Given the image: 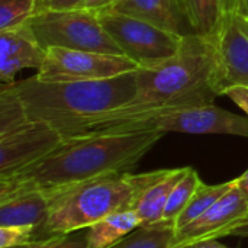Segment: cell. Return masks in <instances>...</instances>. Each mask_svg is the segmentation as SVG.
<instances>
[{"label": "cell", "instance_id": "obj_26", "mask_svg": "<svg viewBox=\"0 0 248 248\" xmlns=\"http://www.w3.org/2000/svg\"><path fill=\"white\" fill-rule=\"evenodd\" d=\"M224 96L230 97L240 109L244 110V113L248 116V87H232L228 89Z\"/></svg>", "mask_w": 248, "mask_h": 248}, {"label": "cell", "instance_id": "obj_3", "mask_svg": "<svg viewBox=\"0 0 248 248\" xmlns=\"http://www.w3.org/2000/svg\"><path fill=\"white\" fill-rule=\"evenodd\" d=\"M137 71L92 81H41L33 76L15 81V87L31 121L73 138L90 134L100 119L135 97Z\"/></svg>", "mask_w": 248, "mask_h": 248}, {"label": "cell", "instance_id": "obj_11", "mask_svg": "<svg viewBox=\"0 0 248 248\" xmlns=\"http://www.w3.org/2000/svg\"><path fill=\"white\" fill-rule=\"evenodd\" d=\"M215 45L221 96L232 87H248V38L235 23L234 15L224 19Z\"/></svg>", "mask_w": 248, "mask_h": 248}, {"label": "cell", "instance_id": "obj_6", "mask_svg": "<svg viewBox=\"0 0 248 248\" xmlns=\"http://www.w3.org/2000/svg\"><path fill=\"white\" fill-rule=\"evenodd\" d=\"M97 15L122 54L140 68H153L173 58L185 41V36L131 15L110 9Z\"/></svg>", "mask_w": 248, "mask_h": 248}, {"label": "cell", "instance_id": "obj_1", "mask_svg": "<svg viewBox=\"0 0 248 248\" xmlns=\"http://www.w3.org/2000/svg\"><path fill=\"white\" fill-rule=\"evenodd\" d=\"M219 96L215 38L189 35L173 58L153 68H138L135 97L100 119L90 134L142 131L144 122L160 113L214 105Z\"/></svg>", "mask_w": 248, "mask_h": 248}, {"label": "cell", "instance_id": "obj_9", "mask_svg": "<svg viewBox=\"0 0 248 248\" xmlns=\"http://www.w3.org/2000/svg\"><path fill=\"white\" fill-rule=\"evenodd\" d=\"M62 135L51 125L29 121L0 137V179L10 177L57 148Z\"/></svg>", "mask_w": 248, "mask_h": 248}, {"label": "cell", "instance_id": "obj_8", "mask_svg": "<svg viewBox=\"0 0 248 248\" xmlns=\"http://www.w3.org/2000/svg\"><path fill=\"white\" fill-rule=\"evenodd\" d=\"M144 128L164 134H217L248 138V116L232 113L215 105H202L160 113L144 122Z\"/></svg>", "mask_w": 248, "mask_h": 248}, {"label": "cell", "instance_id": "obj_2", "mask_svg": "<svg viewBox=\"0 0 248 248\" xmlns=\"http://www.w3.org/2000/svg\"><path fill=\"white\" fill-rule=\"evenodd\" d=\"M164 137L155 129L89 134L64 138L44 158L0 179V202L23 192L46 196L115 173H129Z\"/></svg>", "mask_w": 248, "mask_h": 248}, {"label": "cell", "instance_id": "obj_19", "mask_svg": "<svg viewBox=\"0 0 248 248\" xmlns=\"http://www.w3.org/2000/svg\"><path fill=\"white\" fill-rule=\"evenodd\" d=\"M25 105L15 87V83L0 86V137L29 122Z\"/></svg>", "mask_w": 248, "mask_h": 248}, {"label": "cell", "instance_id": "obj_21", "mask_svg": "<svg viewBox=\"0 0 248 248\" xmlns=\"http://www.w3.org/2000/svg\"><path fill=\"white\" fill-rule=\"evenodd\" d=\"M202 183L203 182L201 180L199 173L195 169L189 167L187 173L176 185V187L173 189V192L169 198V202H167L164 214H163V221L174 225V221L189 205V202L192 201V198L195 196V193L198 192V189Z\"/></svg>", "mask_w": 248, "mask_h": 248}, {"label": "cell", "instance_id": "obj_34", "mask_svg": "<svg viewBox=\"0 0 248 248\" xmlns=\"http://www.w3.org/2000/svg\"><path fill=\"white\" fill-rule=\"evenodd\" d=\"M237 6H238V3H237Z\"/></svg>", "mask_w": 248, "mask_h": 248}, {"label": "cell", "instance_id": "obj_30", "mask_svg": "<svg viewBox=\"0 0 248 248\" xmlns=\"http://www.w3.org/2000/svg\"><path fill=\"white\" fill-rule=\"evenodd\" d=\"M222 3V10H224V15L225 17L227 16H231L237 12V3L238 0H221Z\"/></svg>", "mask_w": 248, "mask_h": 248}, {"label": "cell", "instance_id": "obj_22", "mask_svg": "<svg viewBox=\"0 0 248 248\" xmlns=\"http://www.w3.org/2000/svg\"><path fill=\"white\" fill-rule=\"evenodd\" d=\"M38 0H0V31L28 23L36 15Z\"/></svg>", "mask_w": 248, "mask_h": 248}, {"label": "cell", "instance_id": "obj_31", "mask_svg": "<svg viewBox=\"0 0 248 248\" xmlns=\"http://www.w3.org/2000/svg\"><path fill=\"white\" fill-rule=\"evenodd\" d=\"M234 19H235V23L238 25V28L241 29V32L248 38V17L247 16H243V15H238V13H234Z\"/></svg>", "mask_w": 248, "mask_h": 248}, {"label": "cell", "instance_id": "obj_29", "mask_svg": "<svg viewBox=\"0 0 248 248\" xmlns=\"http://www.w3.org/2000/svg\"><path fill=\"white\" fill-rule=\"evenodd\" d=\"M230 237H241V238H248V217L231 232Z\"/></svg>", "mask_w": 248, "mask_h": 248}, {"label": "cell", "instance_id": "obj_5", "mask_svg": "<svg viewBox=\"0 0 248 248\" xmlns=\"http://www.w3.org/2000/svg\"><path fill=\"white\" fill-rule=\"evenodd\" d=\"M28 25L44 49L57 46L124 55L103 28L99 15L83 7L39 12Z\"/></svg>", "mask_w": 248, "mask_h": 248}, {"label": "cell", "instance_id": "obj_14", "mask_svg": "<svg viewBox=\"0 0 248 248\" xmlns=\"http://www.w3.org/2000/svg\"><path fill=\"white\" fill-rule=\"evenodd\" d=\"M189 167L155 170L153 182L138 195L132 209L138 214L142 227L163 222V214L176 185L185 177Z\"/></svg>", "mask_w": 248, "mask_h": 248}, {"label": "cell", "instance_id": "obj_24", "mask_svg": "<svg viewBox=\"0 0 248 248\" xmlns=\"http://www.w3.org/2000/svg\"><path fill=\"white\" fill-rule=\"evenodd\" d=\"M35 240L33 227H0V248H13Z\"/></svg>", "mask_w": 248, "mask_h": 248}, {"label": "cell", "instance_id": "obj_12", "mask_svg": "<svg viewBox=\"0 0 248 248\" xmlns=\"http://www.w3.org/2000/svg\"><path fill=\"white\" fill-rule=\"evenodd\" d=\"M46 49L41 46L28 23L0 31V80L15 83L17 73L26 68L39 70Z\"/></svg>", "mask_w": 248, "mask_h": 248}, {"label": "cell", "instance_id": "obj_17", "mask_svg": "<svg viewBox=\"0 0 248 248\" xmlns=\"http://www.w3.org/2000/svg\"><path fill=\"white\" fill-rule=\"evenodd\" d=\"M196 35L215 38L225 19L221 0H180Z\"/></svg>", "mask_w": 248, "mask_h": 248}, {"label": "cell", "instance_id": "obj_27", "mask_svg": "<svg viewBox=\"0 0 248 248\" xmlns=\"http://www.w3.org/2000/svg\"><path fill=\"white\" fill-rule=\"evenodd\" d=\"M118 0H84L83 3V9H87V10H92V12H103V10H108L110 9Z\"/></svg>", "mask_w": 248, "mask_h": 248}, {"label": "cell", "instance_id": "obj_13", "mask_svg": "<svg viewBox=\"0 0 248 248\" xmlns=\"http://www.w3.org/2000/svg\"><path fill=\"white\" fill-rule=\"evenodd\" d=\"M110 10L144 19L180 36L196 35L180 0H118Z\"/></svg>", "mask_w": 248, "mask_h": 248}, {"label": "cell", "instance_id": "obj_25", "mask_svg": "<svg viewBox=\"0 0 248 248\" xmlns=\"http://www.w3.org/2000/svg\"><path fill=\"white\" fill-rule=\"evenodd\" d=\"M84 0H38L36 13L45 10H71L80 9Z\"/></svg>", "mask_w": 248, "mask_h": 248}, {"label": "cell", "instance_id": "obj_16", "mask_svg": "<svg viewBox=\"0 0 248 248\" xmlns=\"http://www.w3.org/2000/svg\"><path fill=\"white\" fill-rule=\"evenodd\" d=\"M140 227L142 222L132 208L113 212L87 228V248H112Z\"/></svg>", "mask_w": 248, "mask_h": 248}, {"label": "cell", "instance_id": "obj_4", "mask_svg": "<svg viewBox=\"0 0 248 248\" xmlns=\"http://www.w3.org/2000/svg\"><path fill=\"white\" fill-rule=\"evenodd\" d=\"M154 177L155 171L115 173L49 195L48 217L35 240L87 230L113 212L132 208Z\"/></svg>", "mask_w": 248, "mask_h": 248}, {"label": "cell", "instance_id": "obj_20", "mask_svg": "<svg viewBox=\"0 0 248 248\" xmlns=\"http://www.w3.org/2000/svg\"><path fill=\"white\" fill-rule=\"evenodd\" d=\"M173 235L174 225L163 221L154 225L140 227L112 248H171Z\"/></svg>", "mask_w": 248, "mask_h": 248}, {"label": "cell", "instance_id": "obj_18", "mask_svg": "<svg viewBox=\"0 0 248 248\" xmlns=\"http://www.w3.org/2000/svg\"><path fill=\"white\" fill-rule=\"evenodd\" d=\"M234 185H235V179L225 182V183H221V185H214V186L202 183L199 186L198 192L195 193V196L192 198V201L189 202V205L185 208V211L174 221V231L187 225L189 222L195 221L198 217L205 214L222 196H225L234 187Z\"/></svg>", "mask_w": 248, "mask_h": 248}, {"label": "cell", "instance_id": "obj_10", "mask_svg": "<svg viewBox=\"0 0 248 248\" xmlns=\"http://www.w3.org/2000/svg\"><path fill=\"white\" fill-rule=\"evenodd\" d=\"M247 217L248 202L237 189V185H234V187L205 214L176 230L170 247L189 248L202 241L230 237Z\"/></svg>", "mask_w": 248, "mask_h": 248}, {"label": "cell", "instance_id": "obj_28", "mask_svg": "<svg viewBox=\"0 0 248 248\" xmlns=\"http://www.w3.org/2000/svg\"><path fill=\"white\" fill-rule=\"evenodd\" d=\"M235 185L240 193L243 195V198L248 202V169L247 171H244L240 177L235 179Z\"/></svg>", "mask_w": 248, "mask_h": 248}, {"label": "cell", "instance_id": "obj_7", "mask_svg": "<svg viewBox=\"0 0 248 248\" xmlns=\"http://www.w3.org/2000/svg\"><path fill=\"white\" fill-rule=\"evenodd\" d=\"M140 67L125 55L48 48L35 77L41 81H92L118 77Z\"/></svg>", "mask_w": 248, "mask_h": 248}, {"label": "cell", "instance_id": "obj_32", "mask_svg": "<svg viewBox=\"0 0 248 248\" xmlns=\"http://www.w3.org/2000/svg\"><path fill=\"white\" fill-rule=\"evenodd\" d=\"M189 248H230L224 244H221L218 240H211V241H202V243H198V244H193Z\"/></svg>", "mask_w": 248, "mask_h": 248}, {"label": "cell", "instance_id": "obj_33", "mask_svg": "<svg viewBox=\"0 0 248 248\" xmlns=\"http://www.w3.org/2000/svg\"><path fill=\"white\" fill-rule=\"evenodd\" d=\"M235 13L248 17V0H238V6H237V12Z\"/></svg>", "mask_w": 248, "mask_h": 248}, {"label": "cell", "instance_id": "obj_15", "mask_svg": "<svg viewBox=\"0 0 248 248\" xmlns=\"http://www.w3.org/2000/svg\"><path fill=\"white\" fill-rule=\"evenodd\" d=\"M49 211V199L39 190L13 195L0 202V227H33L44 225Z\"/></svg>", "mask_w": 248, "mask_h": 248}, {"label": "cell", "instance_id": "obj_23", "mask_svg": "<svg viewBox=\"0 0 248 248\" xmlns=\"http://www.w3.org/2000/svg\"><path fill=\"white\" fill-rule=\"evenodd\" d=\"M13 248H87V230L84 234H61L42 240H35L29 244Z\"/></svg>", "mask_w": 248, "mask_h": 248}]
</instances>
